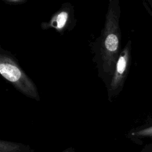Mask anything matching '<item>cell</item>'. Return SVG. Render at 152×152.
<instances>
[{
	"mask_svg": "<svg viewBox=\"0 0 152 152\" xmlns=\"http://www.w3.org/2000/svg\"><path fill=\"white\" fill-rule=\"evenodd\" d=\"M68 17V14L67 12L61 11L54 18L52 22V24H53V27L59 29L62 28L66 24Z\"/></svg>",
	"mask_w": 152,
	"mask_h": 152,
	"instance_id": "cell-5",
	"label": "cell"
},
{
	"mask_svg": "<svg viewBox=\"0 0 152 152\" xmlns=\"http://www.w3.org/2000/svg\"><path fill=\"white\" fill-rule=\"evenodd\" d=\"M28 150H24V147L11 142L1 141V152H24Z\"/></svg>",
	"mask_w": 152,
	"mask_h": 152,
	"instance_id": "cell-4",
	"label": "cell"
},
{
	"mask_svg": "<svg viewBox=\"0 0 152 152\" xmlns=\"http://www.w3.org/2000/svg\"><path fill=\"white\" fill-rule=\"evenodd\" d=\"M132 135H138V136H148L152 137V126L148 128L141 129L135 133H133Z\"/></svg>",
	"mask_w": 152,
	"mask_h": 152,
	"instance_id": "cell-6",
	"label": "cell"
},
{
	"mask_svg": "<svg viewBox=\"0 0 152 152\" xmlns=\"http://www.w3.org/2000/svg\"><path fill=\"white\" fill-rule=\"evenodd\" d=\"M0 73L25 95L39 99V94L33 83L11 58L2 53L0 56Z\"/></svg>",
	"mask_w": 152,
	"mask_h": 152,
	"instance_id": "cell-1",
	"label": "cell"
},
{
	"mask_svg": "<svg viewBox=\"0 0 152 152\" xmlns=\"http://www.w3.org/2000/svg\"><path fill=\"white\" fill-rule=\"evenodd\" d=\"M129 59V48L125 47L121 52L116 65V70L112 81L111 87L113 90L119 87L125 75Z\"/></svg>",
	"mask_w": 152,
	"mask_h": 152,
	"instance_id": "cell-3",
	"label": "cell"
},
{
	"mask_svg": "<svg viewBox=\"0 0 152 152\" xmlns=\"http://www.w3.org/2000/svg\"><path fill=\"white\" fill-rule=\"evenodd\" d=\"M115 14L110 11L107 15L103 42V56L109 66L115 62L119 44L118 18Z\"/></svg>",
	"mask_w": 152,
	"mask_h": 152,
	"instance_id": "cell-2",
	"label": "cell"
},
{
	"mask_svg": "<svg viewBox=\"0 0 152 152\" xmlns=\"http://www.w3.org/2000/svg\"><path fill=\"white\" fill-rule=\"evenodd\" d=\"M64 152H69V151H64Z\"/></svg>",
	"mask_w": 152,
	"mask_h": 152,
	"instance_id": "cell-7",
	"label": "cell"
}]
</instances>
